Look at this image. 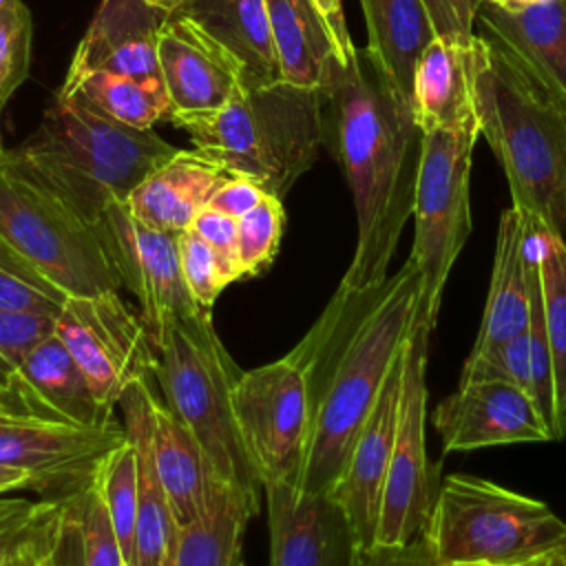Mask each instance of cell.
I'll return each instance as SVG.
<instances>
[{
    "label": "cell",
    "instance_id": "cell-32",
    "mask_svg": "<svg viewBox=\"0 0 566 566\" xmlns=\"http://www.w3.org/2000/svg\"><path fill=\"white\" fill-rule=\"evenodd\" d=\"M60 93H77L95 111L133 128H153L159 119L170 122L172 117L164 84L142 82L119 73L91 71L64 80Z\"/></svg>",
    "mask_w": 566,
    "mask_h": 566
},
{
    "label": "cell",
    "instance_id": "cell-51",
    "mask_svg": "<svg viewBox=\"0 0 566 566\" xmlns=\"http://www.w3.org/2000/svg\"><path fill=\"white\" fill-rule=\"evenodd\" d=\"M29 506H31V502H27V500H20V502H18V504H15V506L9 511V513H4V515L0 517V524H4L7 520H11L13 515H18L20 511H24V509H29Z\"/></svg>",
    "mask_w": 566,
    "mask_h": 566
},
{
    "label": "cell",
    "instance_id": "cell-5",
    "mask_svg": "<svg viewBox=\"0 0 566 566\" xmlns=\"http://www.w3.org/2000/svg\"><path fill=\"white\" fill-rule=\"evenodd\" d=\"M170 122L188 133L197 153L279 199L312 168L323 146L318 91L283 80L237 88L221 106L172 113Z\"/></svg>",
    "mask_w": 566,
    "mask_h": 566
},
{
    "label": "cell",
    "instance_id": "cell-55",
    "mask_svg": "<svg viewBox=\"0 0 566 566\" xmlns=\"http://www.w3.org/2000/svg\"><path fill=\"white\" fill-rule=\"evenodd\" d=\"M159 566H172V557H170V559H166V562H164V564H159Z\"/></svg>",
    "mask_w": 566,
    "mask_h": 566
},
{
    "label": "cell",
    "instance_id": "cell-49",
    "mask_svg": "<svg viewBox=\"0 0 566 566\" xmlns=\"http://www.w3.org/2000/svg\"><path fill=\"white\" fill-rule=\"evenodd\" d=\"M515 566H566V555H564V551L548 553V555H539V557H533V559L515 564Z\"/></svg>",
    "mask_w": 566,
    "mask_h": 566
},
{
    "label": "cell",
    "instance_id": "cell-18",
    "mask_svg": "<svg viewBox=\"0 0 566 566\" xmlns=\"http://www.w3.org/2000/svg\"><path fill=\"white\" fill-rule=\"evenodd\" d=\"M473 27L553 104L566 113V0L520 11L482 2Z\"/></svg>",
    "mask_w": 566,
    "mask_h": 566
},
{
    "label": "cell",
    "instance_id": "cell-16",
    "mask_svg": "<svg viewBox=\"0 0 566 566\" xmlns=\"http://www.w3.org/2000/svg\"><path fill=\"white\" fill-rule=\"evenodd\" d=\"M270 566H352L356 539L343 509L327 493L298 484L263 486Z\"/></svg>",
    "mask_w": 566,
    "mask_h": 566
},
{
    "label": "cell",
    "instance_id": "cell-27",
    "mask_svg": "<svg viewBox=\"0 0 566 566\" xmlns=\"http://www.w3.org/2000/svg\"><path fill=\"white\" fill-rule=\"evenodd\" d=\"M471 44L436 35L422 51L411 80V115L422 133L453 128L473 115Z\"/></svg>",
    "mask_w": 566,
    "mask_h": 566
},
{
    "label": "cell",
    "instance_id": "cell-12",
    "mask_svg": "<svg viewBox=\"0 0 566 566\" xmlns=\"http://www.w3.org/2000/svg\"><path fill=\"white\" fill-rule=\"evenodd\" d=\"M53 332L106 411L115 409L128 385L153 376L157 352L119 292L66 296L53 318Z\"/></svg>",
    "mask_w": 566,
    "mask_h": 566
},
{
    "label": "cell",
    "instance_id": "cell-17",
    "mask_svg": "<svg viewBox=\"0 0 566 566\" xmlns=\"http://www.w3.org/2000/svg\"><path fill=\"white\" fill-rule=\"evenodd\" d=\"M402 352L405 347L394 360L380 387V394L349 449L336 484L327 493L343 509L358 548L376 546L382 489L396 438L402 382Z\"/></svg>",
    "mask_w": 566,
    "mask_h": 566
},
{
    "label": "cell",
    "instance_id": "cell-7",
    "mask_svg": "<svg viewBox=\"0 0 566 566\" xmlns=\"http://www.w3.org/2000/svg\"><path fill=\"white\" fill-rule=\"evenodd\" d=\"M420 535L436 566H515L566 548V522L546 502L469 473L438 486Z\"/></svg>",
    "mask_w": 566,
    "mask_h": 566
},
{
    "label": "cell",
    "instance_id": "cell-54",
    "mask_svg": "<svg viewBox=\"0 0 566 566\" xmlns=\"http://www.w3.org/2000/svg\"><path fill=\"white\" fill-rule=\"evenodd\" d=\"M11 2H15V0H0V9L7 7V4H11Z\"/></svg>",
    "mask_w": 566,
    "mask_h": 566
},
{
    "label": "cell",
    "instance_id": "cell-20",
    "mask_svg": "<svg viewBox=\"0 0 566 566\" xmlns=\"http://www.w3.org/2000/svg\"><path fill=\"white\" fill-rule=\"evenodd\" d=\"M157 64L172 113L217 108L241 88L232 55L192 20L172 11L159 29Z\"/></svg>",
    "mask_w": 566,
    "mask_h": 566
},
{
    "label": "cell",
    "instance_id": "cell-14",
    "mask_svg": "<svg viewBox=\"0 0 566 566\" xmlns=\"http://www.w3.org/2000/svg\"><path fill=\"white\" fill-rule=\"evenodd\" d=\"M124 440V427L115 418L80 427L0 411V464L24 471L29 489L53 497L88 482L102 458Z\"/></svg>",
    "mask_w": 566,
    "mask_h": 566
},
{
    "label": "cell",
    "instance_id": "cell-23",
    "mask_svg": "<svg viewBox=\"0 0 566 566\" xmlns=\"http://www.w3.org/2000/svg\"><path fill=\"white\" fill-rule=\"evenodd\" d=\"M117 405L122 407V427L137 462V528L130 566H159L172 557L177 526L150 447L155 394L146 378L135 380L124 389Z\"/></svg>",
    "mask_w": 566,
    "mask_h": 566
},
{
    "label": "cell",
    "instance_id": "cell-29",
    "mask_svg": "<svg viewBox=\"0 0 566 566\" xmlns=\"http://www.w3.org/2000/svg\"><path fill=\"white\" fill-rule=\"evenodd\" d=\"M259 513V491L214 482L206 513L177 528L172 566H248L243 535Z\"/></svg>",
    "mask_w": 566,
    "mask_h": 566
},
{
    "label": "cell",
    "instance_id": "cell-37",
    "mask_svg": "<svg viewBox=\"0 0 566 566\" xmlns=\"http://www.w3.org/2000/svg\"><path fill=\"white\" fill-rule=\"evenodd\" d=\"M33 18L22 0L0 9V113L29 75Z\"/></svg>",
    "mask_w": 566,
    "mask_h": 566
},
{
    "label": "cell",
    "instance_id": "cell-50",
    "mask_svg": "<svg viewBox=\"0 0 566 566\" xmlns=\"http://www.w3.org/2000/svg\"><path fill=\"white\" fill-rule=\"evenodd\" d=\"M493 7H500L504 11H520V9H526V7H533V4H539V2H546V0H484Z\"/></svg>",
    "mask_w": 566,
    "mask_h": 566
},
{
    "label": "cell",
    "instance_id": "cell-42",
    "mask_svg": "<svg viewBox=\"0 0 566 566\" xmlns=\"http://www.w3.org/2000/svg\"><path fill=\"white\" fill-rule=\"evenodd\" d=\"M484 0H422L433 31L460 44L473 40V20Z\"/></svg>",
    "mask_w": 566,
    "mask_h": 566
},
{
    "label": "cell",
    "instance_id": "cell-11",
    "mask_svg": "<svg viewBox=\"0 0 566 566\" xmlns=\"http://www.w3.org/2000/svg\"><path fill=\"white\" fill-rule=\"evenodd\" d=\"M232 413L259 486L303 480L312 407L301 369L287 358L241 371L232 387Z\"/></svg>",
    "mask_w": 566,
    "mask_h": 566
},
{
    "label": "cell",
    "instance_id": "cell-28",
    "mask_svg": "<svg viewBox=\"0 0 566 566\" xmlns=\"http://www.w3.org/2000/svg\"><path fill=\"white\" fill-rule=\"evenodd\" d=\"M150 447L155 467L177 528L197 522L212 493L214 480L208 462L186 427L155 398Z\"/></svg>",
    "mask_w": 566,
    "mask_h": 566
},
{
    "label": "cell",
    "instance_id": "cell-13",
    "mask_svg": "<svg viewBox=\"0 0 566 566\" xmlns=\"http://www.w3.org/2000/svg\"><path fill=\"white\" fill-rule=\"evenodd\" d=\"M95 228L122 287L137 303L135 312L157 352L172 321L203 310L192 301L184 283L177 250L179 232H166L139 221L119 199L104 208Z\"/></svg>",
    "mask_w": 566,
    "mask_h": 566
},
{
    "label": "cell",
    "instance_id": "cell-25",
    "mask_svg": "<svg viewBox=\"0 0 566 566\" xmlns=\"http://www.w3.org/2000/svg\"><path fill=\"white\" fill-rule=\"evenodd\" d=\"M44 535L51 566H126L95 473L46 502Z\"/></svg>",
    "mask_w": 566,
    "mask_h": 566
},
{
    "label": "cell",
    "instance_id": "cell-9",
    "mask_svg": "<svg viewBox=\"0 0 566 566\" xmlns=\"http://www.w3.org/2000/svg\"><path fill=\"white\" fill-rule=\"evenodd\" d=\"M478 135L475 113L453 128L422 133L409 261L420 274L418 307L433 325L451 268L471 232L469 179Z\"/></svg>",
    "mask_w": 566,
    "mask_h": 566
},
{
    "label": "cell",
    "instance_id": "cell-57",
    "mask_svg": "<svg viewBox=\"0 0 566 566\" xmlns=\"http://www.w3.org/2000/svg\"><path fill=\"white\" fill-rule=\"evenodd\" d=\"M462 566H486V564H462Z\"/></svg>",
    "mask_w": 566,
    "mask_h": 566
},
{
    "label": "cell",
    "instance_id": "cell-46",
    "mask_svg": "<svg viewBox=\"0 0 566 566\" xmlns=\"http://www.w3.org/2000/svg\"><path fill=\"white\" fill-rule=\"evenodd\" d=\"M38 509H40V504H31L29 509L20 511L18 515H13L4 524H0V562L11 551V546L20 539V535L27 531V526L33 522V517L38 515Z\"/></svg>",
    "mask_w": 566,
    "mask_h": 566
},
{
    "label": "cell",
    "instance_id": "cell-24",
    "mask_svg": "<svg viewBox=\"0 0 566 566\" xmlns=\"http://www.w3.org/2000/svg\"><path fill=\"white\" fill-rule=\"evenodd\" d=\"M230 177L219 164L197 150H179L155 168L126 197V206L139 221L181 232L190 228L195 214L208 206L214 190Z\"/></svg>",
    "mask_w": 566,
    "mask_h": 566
},
{
    "label": "cell",
    "instance_id": "cell-35",
    "mask_svg": "<svg viewBox=\"0 0 566 566\" xmlns=\"http://www.w3.org/2000/svg\"><path fill=\"white\" fill-rule=\"evenodd\" d=\"M64 294L0 237V310L55 318Z\"/></svg>",
    "mask_w": 566,
    "mask_h": 566
},
{
    "label": "cell",
    "instance_id": "cell-21",
    "mask_svg": "<svg viewBox=\"0 0 566 566\" xmlns=\"http://www.w3.org/2000/svg\"><path fill=\"white\" fill-rule=\"evenodd\" d=\"M166 15L168 11L150 0H102L64 80L108 71L161 84L157 42Z\"/></svg>",
    "mask_w": 566,
    "mask_h": 566
},
{
    "label": "cell",
    "instance_id": "cell-44",
    "mask_svg": "<svg viewBox=\"0 0 566 566\" xmlns=\"http://www.w3.org/2000/svg\"><path fill=\"white\" fill-rule=\"evenodd\" d=\"M268 192L254 184L252 179H245V177H237V175H230L217 190L214 195L210 197L208 206L223 212V214H230L234 219H239L241 214H245L248 210H252Z\"/></svg>",
    "mask_w": 566,
    "mask_h": 566
},
{
    "label": "cell",
    "instance_id": "cell-34",
    "mask_svg": "<svg viewBox=\"0 0 566 566\" xmlns=\"http://www.w3.org/2000/svg\"><path fill=\"white\" fill-rule=\"evenodd\" d=\"M539 283L557 405L566 380V239L544 230H539Z\"/></svg>",
    "mask_w": 566,
    "mask_h": 566
},
{
    "label": "cell",
    "instance_id": "cell-59",
    "mask_svg": "<svg viewBox=\"0 0 566 566\" xmlns=\"http://www.w3.org/2000/svg\"><path fill=\"white\" fill-rule=\"evenodd\" d=\"M564 555H566V548H564Z\"/></svg>",
    "mask_w": 566,
    "mask_h": 566
},
{
    "label": "cell",
    "instance_id": "cell-33",
    "mask_svg": "<svg viewBox=\"0 0 566 566\" xmlns=\"http://www.w3.org/2000/svg\"><path fill=\"white\" fill-rule=\"evenodd\" d=\"M95 482L106 502L126 566L133 564L137 528V462L128 440L111 449L95 469Z\"/></svg>",
    "mask_w": 566,
    "mask_h": 566
},
{
    "label": "cell",
    "instance_id": "cell-30",
    "mask_svg": "<svg viewBox=\"0 0 566 566\" xmlns=\"http://www.w3.org/2000/svg\"><path fill=\"white\" fill-rule=\"evenodd\" d=\"M367 20V51L398 93L411 104L416 64L436 38L422 0H360Z\"/></svg>",
    "mask_w": 566,
    "mask_h": 566
},
{
    "label": "cell",
    "instance_id": "cell-38",
    "mask_svg": "<svg viewBox=\"0 0 566 566\" xmlns=\"http://www.w3.org/2000/svg\"><path fill=\"white\" fill-rule=\"evenodd\" d=\"M177 250H179V265L184 274V283L192 296V301L210 310L219 294L232 283L221 268L212 248L190 228L177 234Z\"/></svg>",
    "mask_w": 566,
    "mask_h": 566
},
{
    "label": "cell",
    "instance_id": "cell-58",
    "mask_svg": "<svg viewBox=\"0 0 566 566\" xmlns=\"http://www.w3.org/2000/svg\"><path fill=\"white\" fill-rule=\"evenodd\" d=\"M150 2H155V4H159V7H161V0H150Z\"/></svg>",
    "mask_w": 566,
    "mask_h": 566
},
{
    "label": "cell",
    "instance_id": "cell-45",
    "mask_svg": "<svg viewBox=\"0 0 566 566\" xmlns=\"http://www.w3.org/2000/svg\"><path fill=\"white\" fill-rule=\"evenodd\" d=\"M312 2L316 4L323 20L327 22V27L334 35V42L338 46V53H343L352 44L347 22H345V13H343V0H312Z\"/></svg>",
    "mask_w": 566,
    "mask_h": 566
},
{
    "label": "cell",
    "instance_id": "cell-10",
    "mask_svg": "<svg viewBox=\"0 0 566 566\" xmlns=\"http://www.w3.org/2000/svg\"><path fill=\"white\" fill-rule=\"evenodd\" d=\"M433 323L416 310L413 327L402 352V382L398 400L396 438L382 489L376 546H405L413 542L433 509L440 486L438 464L427 458V358Z\"/></svg>",
    "mask_w": 566,
    "mask_h": 566
},
{
    "label": "cell",
    "instance_id": "cell-6",
    "mask_svg": "<svg viewBox=\"0 0 566 566\" xmlns=\"http://www.w3.org/2000/svg\"><path fill=\"white\" fill-rule=\"evenodd\" d=\"M153 376L164 396L161 405L195 438L212 478L259 491L232 413V387L241 369L223 347L210 310L172 321L157 349Z\"/></svg>",
    "mask_w": 566,
    "mask_h": 566
},
{
    "label": "cell",
    "instance_id": "cell-56",
    "mask_svg": "<svg viewBox=\"0 0 566 566\" xmlns=\"http://www.w3.org/2000/svg\"><path fill=\"white\" fill-rule=\"evenodd\" d=\"M4 155V146H2V135H0V157Z\"/></svg>",
    "mask_w": 566,
    "mask_h": 566
},
{
    "label": "cell",
    "instance_id": "cell-26",
    "mask_svg": "<svg viewBox=\"0 0 566 566\" xmlns=\"http://www.w3.org/2000/svg\"><path fill=\"white\" fill-rule=\"evenodd\" d=\"M170 11L192 20L232 55L241 71V88L281 80L263 0H184Z\"/></svg>",
    "mask_w": 566,
    "mask_h": 566
},
{
    "label": "cell",
    "instance_id": "cell-2",
    "mask_svg": "<svg viewBox=\"0 0 566 566\" xmlns=\"http://www.w3.org/2000/svg\"><path fill=\"white\" fill-rule=\"evenodd\" d=\"M420 274L407 259L382 283L334 296L287 354L301 369L310 407V451L301 486L329 493L380 387L413 327Z\"/></svg>",
    "mask_w": 566,
    "mask_h": 566
},
{
    "label": "cell",
    "instance_id": "cell-41",
    "mask_svg": "<svg viewBox=\"0 0 566 566\" xmlns=\"http://www.w3.org/2000/svg\"><path fill=\"white\" fill-rule=\"evenodd\" d=\"M190 230H195L212 248L228 279L232 283L239 281L241 270L237 259V219L206 206L195 214Z\"/></svg>",
    "mask_w": 566,
    "mask_h": 566
},
{
    "label": "cell",
    "instance_id": "cell-22",
    "mask_svg": "<svg viewBox=\"0 0 566 566\" xmlns=\"http://www.w3.org/2000/svg\"><path fill=\"white\" fill-rule=\"evenodd\" d=\"M539 230L513 206L502 212L495 239L489 294L471 356L486 354L528 323V261L539 241Z\"/></svg>",
    "mask_w": 566,
    "mask_h": 566
},
{
    "label": "cell",
    "instance_id": "cell-52",
    "mask_svg": "<svg viewBox=\"0 0 566 566\" xmlns=\"http://www.w3.org/2000/svg\"><path fill=\"white\" fill-rule=\"evenodd\" d=\"M35 566H51V562L46 559V535H44V546H42V553H40Z\"/></svg>",
    "mask_w": 566,
    "mask_h": 566
},
{
    "label": "cell",
    "instance_id": "cell-15",
    "mask_svg": "<svg viewBox=\"0 0 566 566\" xmlns=\"http://www.w3.org/2000/svg\"><path fill=\"white\" fill-rule=\"evenodd\" d=\"M444 453L555 440L533 396L500 378L460 380L433 409Z\"/></svg>",
    "mask_w": 566,
    "mask_h": 566
},
{
    "label": "cell",
    "instance_id": "cell-19",
    "mask_svg": "<svg viewBox=\"0 0 566 566\" xmlns=\"http://www.w3.org/2000/svg\"><path fill=\"white\" fill-rule=\"evenodd\" d=\"M0 411L80 427L113 420V411L95 400L80 365L55 332L42 336L27 352Z\"/></svg>",
    "mask_w": 566,
    "mask_h": 566
},
{
    "label": "cell",
    "instance_id": "cell-4",
    "mask_svg": "<svg viewBox=\"0 0 566 566\" xmlns=\"http://www.w3.org/2000/svg\"><path fill=\"white\" fill-rule=\"evenodd\" d=\"M20 159L88 223L126 197L177 148L153 128H133L88 106L77 93H60L38 128L15 148Z\"/></svg>",
    "mask_w": 566,
    "mask_h": 566
},
{
    "label": "cell",
    "instance_id": "cell-31",
    "mask_svg": "<svg viewBox=\"0 0 566 566\" xmlns=\"http://www.w3.org/2000/svg\"><path fill=\"white\" fill-rule=\"evenodd\" d=\"M283 82L318 88L338 53L334 35L312 0H263Z\"/></svg>",
    "mask_w": 566,
    "mask_h": 566
},
{
    "label": "cell",
    "instance_id": "cell-3",
    "mask_svg": "<svg viewBox=\"0 0 566 566\" xmlns=\"http://www.w3.org/2000/svg\"><path fill=\"white\" fill-rule=\"evenodd\" d=\"M471 49L478 130L504 168L511 206L566 239V113L475 33Z\"/></svg>",
    "mask_w": 566,
    "mask_h": 566
},
{
    "label": "cell",
    "instance_id": "cell-8",
    "mask_svg": "<svg viewBox=\"0 0 566 566\" xmlns=\"http://www.w3.org/2000/svg\"><path fill=\"white\" fill-rule=\"evenodd\" d=\"M0 237L64 296L119 292L93 223L44 184L15 150L0 157Z\"/></svg>",
    "mask_w": 566,
    "mask_h": 566
},
{
    "label": "cell",
    "instance_id": "cell-53",
    "mask_svg": "<svg viewBox=\"0 0 566 566\" xmlns=\"http://www.w3.org/2000/svg\"><path fill=\"white\" fill-rule=\"evenodd\" d=\"M179 2H184V0H161V7H164L166 11H170V9H175Z\"/></svg>",
    "mask_w": 566,
    "mask_h": 566
},
{
    "label": "cell",
    "instance_id": "cell-48",
    "mask_svg": "<svg viewBox=\"0 0 566 566\" xmlns=\"http://www.w3.org/2000/svg\"><path fill=\"white\" fill-rule=\"evenodd\" d=\"M555 440H566V380L555 405Z\"/></svg>",
    "mask_w": 566,
    "mask_h": 566
},
{
    "label": "cell",
    "instance_id": "cell-43",
    "mask_svg": "<svg viewBox=\"0 0 566 566\" xmlns=\"http://www.w3.org/2000/svg\"><path fill=\"white\" fill-rule=\"evenodd\" d=\"M352 566H436L429 544L422 535L405 546L356 548Z\"/></svg>",
    "mask_w": 566,
    "mask_h": 566
},
{
    "label": "cell",
    "instance_id": "cell-47",
    "mask_svg": "<svg viewBox=\"0 0 566 566\" xmlns=\"http://www.w3.org/2000/svg\"><path fill=\"white\" fill-rule=\"evenodd\" d=\"M29 484H31V478L24 471L0 464V495L18 489H29Z\"/></svg>",
    "mask_w": 566,
    "mask_h": 566
},
{
    "label": "cell",
    "instance_id": "cell-40",
    "mask_svg": "<svg viewBox=\"0 0 566 566\" xmlns=\"http://www.w3.org/2000/svg\"><path fill=\"white\" fill-rule=\"evenodd\" d=\"M480 378L509 380L531 394V356H528L526 329L486 354L467 356L460 380H480Z\"/></svg>",
    "mask_w": 566,
    "mask_h": 566
},
{
    "label": "cell",
    "instance_id": "cell-36",
    "mask_svg": "<svg viewBox=\"0 0 566 566\" xmlns=\"http://www.w3.org/2000/svg\"><path fill=\"white\" fill-rule=\"evenodd\" d=\"M285 226V212L281 199L265 195L252 210L237 219V259L241 279L263 274L281 243Z\"/></svg>",
    "mask_w": 566,
    "mask_h": 566
},
{
    "label": "cell",
    "instance_id": "cell-39",
    "mask_svg": "<svg viewBox=\"0 0 566 566\" xmlns=\"http://www.w3.org/2000/svg\"><path fill=\"white\" fill-rule=\"evenodd\" d=\"M49 332H53L51 316L0 310V402L7 398L27 352Z\"/></svg>",
    "mask_w": 566,
    "mask_h": 566
},
{
    "label": "cell",
    "instance_id": "cell-1",
    "mask_svg": "<svg viewBox=\"0 0 566 566\" xmlns=\"http://www.w3.org/2000/svg\"><path fill=\"white\" fill-rule=\"evenodd\" d=\"M323 146L338 161L356 208V250L340 287L360 292L387 279L413 212L422 130L382 66L354 42L329 57L318 84Z\"/></svg>",
    "mask_w": 566,
    "mask_h": 566
}]
</instances>
